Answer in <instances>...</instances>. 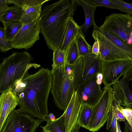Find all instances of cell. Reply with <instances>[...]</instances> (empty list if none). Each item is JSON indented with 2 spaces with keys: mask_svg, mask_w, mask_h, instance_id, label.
Listing matches in <instances>:
<instances>
[{
  "mask_svg": "<svg viewBox=\"0 0 132 132\" xmlns=\"http://www.w3.org/2000/svg\"><path fill=\"white\" fill-rule=\"evenodd\" d=\"M51 79L48 68H41L33 74H29L28 71L25 73L13 89L22 112L46 121L48 118L47 102Z\"/></svg>",
  "mask_w": 132,
  "mask_h": 132,
  "instance_id": "1",
  "label": "cell"
},
{
  "mask_svg": "<svg viewBox=\"0 0 132 132\" xmlns=\"http://www.w3.org/2000/svg\"><path fill=\"white\" fill-rule=\"evenodd\" d=\"M78 5L77 0H61L45 5L43 8L40 17V32L52 50L60 49L68 19L73 17Z\"/></svg>",
  "mask_w": 132,
  "mask_h": 132,
  "instance_id": "2",
  "label": "cell"
},
{
  "mask_svg": "<svg viewBox=\"0 0 132 132\" xmlns=\"http://www.w3.org/2000/svg\"><path fill=\"white\" fill-rule=\"evenodd\" d=\"M82 69V57L73 65L64 63L52 73L50 89L56 105L65 111L81 77Z\"/></svg>",
  "mask_w": 132,
  "mask_h": 132,
  "instance_id": "3",
  "label": "cell"
},
{
  "mask_svg": "<svg viewBox=\"0 0 132 132\" xmlns=\"http://www.w3.org/2000/svg\"><path fill=\"white\" fill-rule=\"evenodd\" d=\"M34 58L28 52H14L7 57L2 58L0 63V93L11 87L13 89L25 73L32 67L40 66L37 64L31 63Z\"/></svg>",
  "mask_w": 132,
  "mask_h": 132,
  "instance_id": "4",
  "label": "cell"
},
{
  "mask_svg": "<svg viewBox=\"0 0 132 132\" xmlns=\"http://www.w3.org/2000/svg\"><path fill=\"white\" fill-rule=\"evenodd\" d=\"M45 121L35 119L20 109H15L8 115L0 132H36L39 126Z\"/></svg>",
  "mask_w": 132,
  "mask_h": 132,
  "instance_id": "5",
  "label": "cell"
},
{
  "mask_svg": "<svg viewBox=\"0 0 132 132\" xmlns=\"http://www.w3.org/2000/svg\"><path fill=\"white\" fill-rule=\"evenodd\" d=\"M113 97V88L111 86H104L100 98L92 106V114L87 129L97 131L104 125L112 106Z\"/></svg>",
  "mask_w": 132,
  "mask_h": 132,
  "instance_id": "6",
  "label": "cell"
},
{
  "mask_svg": "<svg viewBox=\"0 0 132 132\" xmlns=\"http://www.w3.org/2000/svg\"><path fill=\"white\" fill-rule=\"evenodd\" d=\"M100 27L117 35L132 46V16L128 14L113 13L106 17Z\"/></svg>",
  "mask_w": 132,
  "mask_h": 132,
  "instance_id": "7",
  "label": "cell"
},
{
  "mask_svg": "<svg viewBox=\"0 0 132 132\" xmlns=\"http://www.w3.org/2000/svg\"><path fill=\"white\" fill-rule=\"evenodd\" d=\"M41 23L40 18L23 24L17 34L9 42L12 48L27 50L32 47L36 41L40 39Z\"/></svg>",
  "mask_w": 132,
  "mask_h": 132,
  "instance_id": "8",
  "label": "cell"
},
{
  "mask_svg": "<svg viewBox=\"0 0 132 132\" xmlns=\"http://www.w3.org/2000/svg\"><path fill=\"white\" fill-rule=\"evenodd\" d=\"M92 36L95 40L98 41V43L99 55L101 61H106L120 60L132 61V57L100 32L93 29Z\"/></svg>",
  "mask_w": 132,
  "mask_h": 132,
  "instance_id": "9",
  "label": "cell"
},
{
  "mask_svg": "<svg viewBox=\"0 0 132 132\" xmlns=\"http://www.w3.org/2000/svg\"><path fill=\"white\" fill-rule=\"evenodd\" d=\"M101 66L102 82L105 87L111 86L117 82L121 76L132 68V61H101Z\"/></svg>",
  "mask_w": 132,
  "mask_h": 132,
  "instance_id": "10",
  "label": "cell"
},
{
  "mask_svg": "<svg viewBox=\"0 0 132 132\" xmlns=\"http://www.w3.org/2000/svg\"><path fill=\"white\" fill-rule=\"evenodd\" d=\"M96 75L86 79L77 87L76 91L82 103L93 106L101 97L103 90L101 85L96 82Z\"/></svg>",
  "mask_w": 132,
  "mask_h": 132,
  "instance_id": "11",
  "label": "cell"
},
{
  "mask_svg": "<svg viewBox=\"0 0 132 132\" xmlns=\"http://www.w3.org/2000/svg\"><path fill=\"white\" fill-rule=\"evenodd\" d=\"M19 98L11 87L0 95V132L9 114L19 105Z\"/></svg>",
  "mask_w": 132,
  "mask_h": 132,
  "instance_id": "12",
  "label": "cell"
},
{
  "mask_svg": "<svg viewBox=\"0 0 132 132\" xmlns=\"http://www.w3.org/2000/svg\"><path fill=\"white\" fill-rule=\"evenodd\" d=\"M81 104L75 91L64 112L65 132H70L77 123Z\"/></svg>",
  "mask_w": 132,
  "mask_h": 132,
  "instance_id": "13",
  "label": "cell"
},
{
  "mask_svg": "<svg viewBox=\"0 0 132 132\" xmlns=\"http://www.w3.org/2000/svg\"><path fill=\"white\" fill-rule=\"evenodd\" d=\"M82 58V71L78 85L93 76L101 73V60L99 55L91 53Z\"/></svg>",
  "mask_w": 132,
  "mask_h": 132,
  "instance_id": "14",
  "label": "cell"
},
{
  "mask_svg": "<svg viewBox=\"0 0 132 132\" xmlns=\"http://www.w3.org/2000/svg\"><path fill=\"white\" fill-rule=\"evenodd\" d=\"M78 5L83 8L85 15L84 23L79 26V33L85 38L87 30L95 23L94 12L96 6L86 1L85 0H77Z\"/></svg>",
  "mask_w": 132,
  "mask_h": 132,
  "instance_id": "15",
  "label": "cell"
},
{
  "mask_svg": "<svg viewBox=\"0 0 132 132\" xmlns=\"http://www.w3.org/2000/svg\"><path fill=\"white\" fill-rule=\"evenodd\" d=\"M132 80V68L119 80L117 83L120 91L125 100L124 106L132 109V93L129 87V82Z\"/></svg>",
  "mask_w": 132,
  "mask_h": 132,
  "instance_id": "16",
  "label": "cell"
},
{
  "mask_svg": "<svg viewBox=\"0 0 132 132\" xmlns=\"http://www.w3.org/2000/svg\"><path fill=\"white\" fill-rule=\"evenodd\" d=\"M94 29L100 32L116 45L121 48L129 56L132 57V47L117 35L106 30L99 27L94 23Z\"/></svg>",
  "mask_w": 132,
  "mask_h": 132,
  "instance_id": "17",
  "label": "cell"
},
{
  "mask_svg": "<svg viewBox=\"0 0 132 132\" xmlns=\"http://www.w3.org/2000/svg\"><path fill=\"white\" fill-rule=\"evenodd\" d=\"M79 26L75 21L73 17H70L68 19L66 33L60 49L66 51L79 33Z\"/></svg>",
  "mask_w": 132,
  "mask_h": 132,
  "instance_id": "18",
  "label": "cell"
},
{
  "mask_svg": "<svg viewBox=\"0 0 132 132\" xmlns=\"http://www.w3.org/2000/svg\"><path fill=\"white\" fill-rule=\"evenodd\" d=\"M24 11L16 6H8L0 18V21L3 23L4 27L12 22L19 21Z\"/></svg>",
  "mask_w": 132,
  "mask_h": 132,
  "instance_id": "19",
  "label": "cell"
},
{
  "mask_svg": "<svg viewBox=\"0 0 132 132\" xmlns=\"http://www.w3.org/2000/svg\"><path fill=\"white\" fill-rule=\"evenodd\" d=\"M64 113L59 118L53 121L48 117L46 121L47 123L44 126H41L45 132H65L64 126Z\"/></svg>",
  "mask_w": 132,
  "mask_h": 132,
  "instance_id": "20",
  "label": "cell"
},
{
  "mask_svg": "<svg viewBox=\"0 0 132 132\" xmlns=\"http://www.w3.org/2000/svg\"><path fill=\"white\" fill-rule=\"evenodd\" d=\"M92 112V106L82 103L77 122L80 127L88 129Z\"/></svg>",
  "mask_w": 132,
  "mask_h": 132,
  "instance_id": "21",
  "label": "cell"
},
{
  "mask_svg": "<svg viewBox=\"0 0 132 132\" xmlns=\"http://www.w3.org/2000/svg\"><path fill=\"white\" fill-rule=\"evenodd\" d=\"M42 6V5H39L28 8L24 11L19 21L24 24L39 19L41 16Z\"/></svg>",
  "mask_w": 132,
  "mask_h": 132,
  "instance_id": "22",
  "label": "cell"
},
{
  "mask_svg": "<svg viewBox=\"0 0 132 132\" xmlns=\"http://www.w3.org/2000/svg\"><path fill=\"white\" fill-rule=\"evenodd\" d=\"M80 57L75 39L70 44L66 50L65 62L73 65Z\"/></svg>",
  "mask_w": 132,
  "mask_h": 132,
  "instance_id": "23",
  "label": "cell"
},
{
  "mask_svg": "<svg viewBox=\"0 0 132 132\" xmlns=\"http://www.w3.org/2000/svg\"><path fill=\"white\" fill-rule=\"evenodd\" d=\"M7 4H13L23 11L29 7L43 5L50 0H6Z\"/></svg>",
  "mask_w": 132,
  "mask_h": 132,
  "instance_id": "24",
  "label": "cell"
},
{
  "mask_svg": "<svg viewBox=\"0 0 132 132\" xmlns=\"http://www.w3.org/2000/svg\"><path fill=\"white\" fill-rule=\"evenodd\" d=\"M75 41L80 57L85 56L92 53V46L80 33L76 37Z\"/></svg>",
  "mask_w": 132,
  "mask_h": 132,
  "instance_id": "25",
  "label": "cell"
},
{
  "mask_svg": "<svg viewBox=\"0 0 132 132\" xmlns=\"http://www.w3.org/2000/svg\"><path fill=\"white\" fill-rule=\"evenodd\" d=\"M20 21H14L4 27V34L6 38L9 42L18 33L23 25Z\"/></svg>",
  "mask_w": 132,
  "mask_h": 132,
  "instance_id": "26",
  "label": "cell"
},
{
  "mask_svg": "<svg viewBox=\"0 0 132 132\" xmlns=\"http://www.w3.org/2000/svg\"><path fill=\"white\" fill-rule=\"evenodd\" d=\"M88 2L96 5L97 7L103 6L111 9H116L130 14L132 11L121 7L111 1L110 0H85Z\"/></svg>",
  "mask_w": 132,
  "mask_h": 132,
  "instance_id": "27",
  "label": "cell"
},
{
  "mask_svg": "<svg viewBox=\"0 0 132 132\" xmlns=\"http://www.w3.org/2000/svg\"><path fill=\"white\" fill-rule=\"evenodd\" d=\"M65 53L66 51L59 49L53 51L52 68L51 70V73L64 63Z\"/></svg>",
  "mask_w": 132,
  "mask_h": 132,
  "instance_id": "28",
  "label": "cell"
},
{
  "mask_svg": "<svg viewBox=\"0 0 132 132\" xmlns=\"http://www.w3.org/2000/svg\"><path fill=\"white\" fill-rule=\"evenodd\" d=\"M4 31V28L0 27V50L3 53L13 48L6 38Z\"/></svg>",
  "mask_w": 132,
  "mask_h": 132,
  "instance_id": "29",
  "label": "cell"
},
{
  "mask_svg": "<svg viewBox=\"0 0 132 132\" xmlns=\"http://www.w3.org/2000/svg\"><path fill=\"white\" fill-rule=\"evenodd\" d=\"M117 108L122 113L128 124L132 127V109L124 108L121 106H118Z\"/></svg>",
  "mask_w": 132,
  "mask_h": 132,
  "instance_id": "30",
  "label": "cell"
},
{
  "mask_svg": "<svg viewBox=\"0 0 132 132\" xmlns=\"http://www.w3.org/2000/svg\"><path fill=\"white\" fill-rule=\"evenodd\" d=\"M118 106L112 105L111 110L117 120L119 121H124L126 119L122 113L118 109L117 107Z\"/></svg>",
  "mask_w": 132,
  "mask_h": 132,
  "instance_id": "31",
  "label": "cell"
},
{
  "mask_svg": "<svg viewBox=\"0 0 132 132\" xmlns=\"http://www.w3.org/2000/svg\"><path fill=\"white\" fill-rule=\"evenodd\" d=\"M110 1L117 5L132 11V4L127 3L122 0H110Z\"/></svg>",
  "mask_w": 132,
  "mask_h": 132,
  "instance_id": "32",
  "label": "cell"
},
{
  "mask_svg": "<svg viewBox=\"0 0 132 132\" xmlns=\"http://www.w3.org/2000/svg\"><path fill=\"white\" fill-rule=\"evenodd\" d=\"M92 53L95 55H99V50L98 43L97 41H95L92 47Z\"/></svg>",
  "mask_w": 132,
  "mask_h": 132,
  "instance_id": "33",
  "label": "cell"
},
{
  "mask_svg": "<svg viewBox=\"0 0 132 132\" xmlns=\"http://www.w3.org/2000/svg\"><path fill=\"white\" fill-rule=\"evenodd\" d=\"M8 7L6 0H0V18Z\"/></svg>",
  "mask_w": 132,
  "mask_h": 132,
  "instance_id": "34",
  "label": "cell"
},
{
  "mask_svg": "<svg viewBox=\"0 0 132 132\" xmlns=\"http://www.w3.org/2000/svg\"><path fill=\"white\" fill-rule=\"evenodd\" d=\"M110 111H111V110ZM112 113V119L111 126V128L109 130V132H116V119L115 116Z\"/></svg>",
  "mask_w": 132,
  "mask_h": 132,
  "instance_id": "35",
  "label": "cell"
},
{
  "mask_svg": "<svg viewBox=\"0 0 132 132\" xmlns=\"http://www.w3.org/2000/svg\"><path fill=\"white\" fill-rule=\"evenodd\" d=\"M96 82L97 84L101 85L102 82L103 75L101 73H99L96 75Z\"/></svg>",
  "mask_w": 132,
  "mask_h": 132,
  "instance_id": "36",
  "label": "cell"
},
{
  "mask_svg": "<svg viewBox=\"0 0 132 132\" xmlns=\"http://www.w3.org/2000/svg\"><path fill=\"white\" fill-rule=\"evenodd\" d=\"M124 122L125 123L124 128V132H132V127L130 126L126 120Z\"/></svg>",
  "mask_w": 132,
  "mask_h": 132,
  "instance_id": "37",
  "label": "cell"
},
{
  "mask_svg": "<svg viewBox=\"0 0 132 132\" xmlns=\"http://www.w3.org/2000/svg\"><path fill=\"white\" fill-rule=\"evenodd\" d=\"M80 127V126L77 123L70 132H79Z\"/></svg>",
  "mask_w": 132,
  "mask_h": 132,
  "instance_id": "38",
  "label": "cell"
},
{
  "mask_svg": "<svg viewBox=\"0 0 132 132\" xmlns=\"http://www.w3.org/2000/svg\"><path fill=\"white\" fill-rule=\"evenodd\" d=\"M48 118L52 121L54 120L55 119V117L54 114L52 113H50L48 114Z\"/></svg>",
  "mask_w": 132,
  "mask_h": 132,
  "instance_id": "39",
  "label": "cell"
},
{
  "mask_svg": "<svg viewBox=\"0 0 132 132\" xmlns=\"http://www.w3.org/2000/svg\"><path fill=\"white\" fill-rule=\"evenodd\" d=\"M116 132H122L121 131L118 121L116 119Z\"/></svg>",
  "mask_w": 132,
  "mask_h": 132,
  "instance_id": "40",
  "label": "cell"
},
{
  "mask_svg": "<svg viewBox=\"0 0 132 132\" xmlns=\"http://www.w3.org/2000/svg\"><path fill=\"white\" fill-rule=\"evenodd\" d=\"M42 132H45L44 131H43Z\"/></svg>",
  "mask_w": 132,
  "mask_h": 132,
  "instance_id": "41",
  "label": "cell"
}]
</instances>
